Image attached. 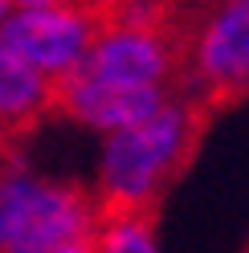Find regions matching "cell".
<instances>
[{"mask_svg": "<svg viewBox=\"0 0 249 253\" xmlns=\"http://www.w3.org/2000/svg\"><path fill=\"white\" fill-rule=\"evenodd\" d=\"M212 110L196 98H176L164 115L135 131H119L106 139L102 171H98V220H115L127 212L160 209L184 164L196 155L200 135L208 126Z\"/></svg>", "mask_w": 249, "mask_h": 253, "instance_id": "obj_1", "label": "cell"}, {"mask_svg": "<svg viewBox=\"0 0 249 253\" xmlns=\"http://www.w3.org/2000/svg\"><path fill=\"white\" fill-rule=\"evenodd\" d=\"M98 229V200L61 184L8 176L0 192V245L4 253H57Z\"/></svg>", "mask_w": 249, "mask_h": 253, "instance_id": "obj_2", "label": "cell"}, {"mask_svg": "<svg viewBox=\"0 0 249 253\" xmlns=\"http://www.w3.org/2000/svg\"><path fill=\"white\" fill-rule=\"evenodd\" d=\"M106 29H111V21L82 4L45 8V12H8L0 25V53L29 61L45 78H61L82 66Z\"/></svg>", "mask_w": 249, "mask_h": 253, "instance_id": "obj_3", "label": "cell"}, {"mask_svg": "<svg viewBox=\"0 0 249 253\" xmlns=\"http://www.w3.org/2000/svg\"><path fill=\"white\" fill-rule=\"evenodd\" d=\"M184 98L208 110L237 102L249 86V4H225L212 12L208 29L196 41V53L184 74Z\"/></svg>", "mask_w": 249, "mask_h": 253, "instance_id": "obj_4", "label": "cell"}, {"mask_svg": "<svg viewBox=\"0 0 249 253\" xmlns=\"http://www.w3.org/2000/svg\"><path fill=\"white\" fill-rule=\"evenodd\" d=\"M176 98H167L164 86H102L90 82L82 70H70L53 78V106L49 115H66L86 126H102V131H135V126L151 123L164 115Z\"/></svg>", "mask_w": 249, "mask_h": 253, "instance_id": "obj_5", "label": "cell"}, {"mask_svg": "<svg viewBox=\"0 0 249 253\" xmlns=\"http://www.w3.org/2000/svg\"><path fill=\"white\" fill-rule=\"evenodd\" d=\"M53 106V78H45L21 57L0 53V115H4V139L12 143L25 135L41 115Z\"/></svg>", "mask_w": 249, "mask_h": 253, "instance_id": "obj_6", "label": "cell"}, {"mask_svg": "<svg viewBox=\"0 0 249 253\" xmlns=\"http://www.w3.org/2000/svg\"><path fill=\"white\" fill-rule=\"evenodd\" d=\"M155 216H160V209L98 220L94 237H90L94 253H155Z\"/></svg>", "mask_w": 249, "mask_h": 253, "instance_id": "obj_7", "label": "cell"}, {"mask_svg": "<svg viewBox=\"0 0 249 253\" xmlns=\"http://www.w3.org/2000/svg\"><path fill=\"white\" fill-rule=\"evenodd\" d=\"M78 0H4V17L8 12H45V8H70Z\"/></svg>", "mask_w": 249, "mask_h": 253, "instance_id": "obj_8", "label": "cell"}, {"mask_svg": "<svg viewBox=\"0 0 249 253\" xmlns=\"http://www.w3.org/2000/svg\"><path fill=\"white\" fill-rule=\"evenodd\" d=\"M82 8H90V12H98V17H106V21H119V12L123 8H131V4H139V0H78Z\"/></svg>", "mask_w": 249, "mask_h": 253, "instance_id": "obj_9", "label": "cell"}, {"mask_svg": "<svg viewBox=\"0 0 249 253\" xmlns=\"http://www.w3.org/2000/svg\"><path fill=\"white\" fill-rule=\"evenodd\" d=\"M57 253H94V241H74V245H66V249H57Z\"/></svg>", "mask_w": 249, "mask_h": 253, "instance_id": "obj_10", "label": "cell"}, {"mask_svg": "<svg viewBox=\"0 0 249 253\" xmlns=\"http://www.w3.org/2000/svg\"><path fill=\"white\" fill-rule=\"evenodd\" d=\"M172 4H188V8H212V12H216V0H172Z\"/></svg>", "mask_w": 249, "mask_h": 253, "instance_id": "obj_11", "label": "cell"}, {"mask_svg": "<svg viewBox=\"0 0 249 253\" xmlns=\"http://www.w3.org/2000/svg\"><path fill=\"white\" fill-rule=\"evenodd\" d=\"M225 4H249V0H216V8H225Z\"/></svg>", "mask_w": 249, "mask_h": 253, "instance_id": "obj_12", "label": "cell"}, {"mask_svg": "<svg viewBox=\"0 0 249 253\" xmlns=\"http://www.w3.org/2000/svg\"><path fill=\"white\" fill-rule=\"evenodd\" d=\"M245 94H249V86H245Z\"/></svg>", "mask_w": 249, "mask_h": 253, "instance_id": "obj_13", "label": "cell"}]
</instances>
